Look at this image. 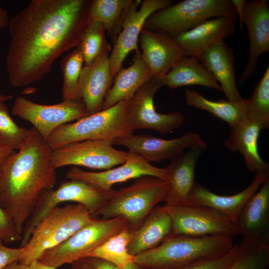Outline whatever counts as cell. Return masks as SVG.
I'll return each mask as SVG.
<instances>
[{
  "instance_id": "obj_14",
  "label": "cell",
  "mask_w": 269,
  "mask_h": 269,
  "mask_svg": "<svg viewBox=\"0 0 269 269\" xmlns=\"http://www.w3.org/2000/svg\"><path fill=\"white\" fill-rule=\"evenodd\" d=\"M173 3V1L170 0H132L109 56L113 80L122 67V64L130 52L138 50L137 42L147 18L153 13Z\"/></svg>"
},
{
  "instance_id": "obj_25",
  "label": "cell",
  "mask_w": 269,
  "mask_h": 269,
  "mask_svg": "<svg viewBox=\"0 0 269 269\" xmlns=\"http://www.w3.org/2000/svg\"><path fill=\"white\" fill-rule=\"evenodd\" d=\"M228 138L224 145L230 151H239L245 158L248 170L251 173L269 169V164L260 155L258 142L262 129L261 126L247 116L230 127Z\"/></svg>"
},
{
  "instance_id": "obj_2",
  "label": "cell",
  "mask_w": 269,
  "mask_h": 269,
  "mask_svg": "<svg viewBox=\"0 0 269 269\" xmlns=\"http://www.w3.org/2000/svg\"><path fill=\"white\" fill-rule=\"evenodd\" d=\"M29 130L21 148L0 169V205L21 234L40 196L56 181L52 149L33 127Z\"/></svg>"
},
{
  "instance_id": "obj_40",
  "label": "cell",
  "mask_w": 269,
  "mask_h": 269,
  "mask_svg": "<svg viewBox=\"0 0 269 269\" xmlns=\"http://www.w3.org/2000/svg\"><path fill=\"white\" fill-rule=\"evenodd\" d=\"M24 252L23 247L18 248L5 246L0 241V269H4L11 264L18 262Z\"/></svg>"
},
{
  "instance_id": "obj_3",
  "label": "cell",
  "mask_w": 269,
  "mask_h": 269,
  "mask_svg": "<svg viewBox=\"0 0 269 269\" xmlns=\"http://www.w3.org/2000/svg\"><path fill=\"white\" fill-rule=\"evenodd\" d=\"M234 246L224 236L170 235L157 247L134 257V262L148 269H181L199 260L216 258Z\"/></svg>"
},
{
  "instance_id": "obj_30",
  "label": "cell",
  "mask_w": 269,
  "mask_h": 269,
  "mask_svg": "<svg viewBox=\"0 0 269 269\" xmlns=\"http://www.w3.org/2000/svg\"><path fill=\"white\" fill-rule=\"evenodd\" d=\"M132 0H92L90 9L91 20L103 25L113 45Z\"/></svg>"
},
{
  "instance_id": "obj_46",
  "label": "cell",
  "mask_w": 269,
  "mask_h": 269,
  "mask_svg": "<svg viewBox=\"0 0 269 269\" xmlns=\"http://www.w3.org/2000/svg\"><path fill=\"white\" fill-rule=\"evenodd\" d=\"M13 98L12 96L3 95L0 94V102H4L6 101L10 100Z\"/></svg>"
},
{
  "instance_id": "obj_11",
  "label": "cell",
  "mask_w": 269,
  "mask_h": 269,
  "mask_svg": "<svg viewBox=\"0 0 269 269\" xmlns=\"http://www.w3.org/2000/svg\"><path fill=\"white\" fill-rule=\"evenodd\" d=\"M11 113L30 123L46 141L58 127L89 116L82 100H63L56 104L43 105L21 96L15 99Z\"/></svg>"
},
{
  "instance_id": "obj_35",
  "label": "cell",
  "mask_w": 269,
  "mask_h": 269,
  "mask_svg": "<svg viewBox=\"0 0 269 269\" xmlns=\"http://www.w3.org/2000/svg\"><path fill=\"white\" fill-rule=\"evenodd\" d=\"M84 63L83 54L78 47L62 60L61 68L63 77L62 89L63 100H78V85Z\"/></svg>"
},
{
  "instance_id": "obj_7",
  "label": "cell",
  "mask_w": 269,
  "mask_h": 269,
  "mask_svg": "<svg viewBox=\"0 0 269 269\" xmlns=\"http://www.w3.org/2000/svg\"><path fill=\"white\" fill-rule=\"evenodd\" d=\"M229 15H237L230 0H184L153 13L143 28L174 38L207 20Z\"/></svg>"
},
{
  "instance_id": "obj_34",
  "label": "cell",
  "mask_w": 269,
  "mask_h": 269,
  "mask_svg": "<svg viewBox=\"0 0 269 269\" xmlns=\"http://www.w3.org/2000/svg\"><path fill=\"white\" fill-rule=\"evenodd\" d=\"M103 25L97 21H91L83 33L78 47L83 54L85 66L91 64L100 55L112 50L105 36Z\"/></svg>"
},
{
  "instance_id": "obj_12",
  "label": "cell",
  "mask_w": 269,
  "mask_h": 269,
  "mask_svg": "<svg viewBox=\"0 0 269 269\" xmlns=\"http://www.w3.org/2000/svg\"><path fill=\"white\" fill-rule=\"evenodd\" d=\"M128 151L115 149L110 140H87L72 142L52 150L55 169L72 165L108 170L125 163Z\"/></svg>"
},
{
  "instance_id": "obj_16",
  "label": "cell",
  "mask_w": 269,
  "mask_h": 269,
  "mask_svg": "<svg viewBox=\"0 0 269 269\" xmlns=\"http://www.w3.org/2000/svg\"><path fill=\"white\" fill-rule=\"evenodd\" d=\"M203 140L197 134L187 132L171 139H164L148 134H132L112 141L113 145L126 147L132 152L148 162H159L172 160Z\"/></svg>"
},
{
  "instance_id": "obj_13",
  "label": "cell",
  "mask_w": 269,
  "mask_h": 269,
  "mask_svg": "<svg viewBox=\"0 0 269 269\" xmlns=\"http://www.w3.org/2000/svg\"><path fill=\"white\" fill-rule=\"evenodd\" d=\"M163 86V77L152 76L135 93L127 113L128 121L134 131L146 129L164 134L182 125L184 118L181 113L162 114L156 111L153 98Z\"/></svg>"
},
{
  "instance_id": "obj_47",
  "label": "cell",
  "mask_w": 269,
  "mask_h": 269,
  "mask_svg": "<svg viewBox=\"0 0 269 269\" xmlns=\"http://www.w3.org/2000/svg\"><path fill=\"white\" fill-rule=\"evenodd\" d=\"M15 263V262H14ZM14 263L11 264L10 265L7 266L4 269H13V265Z\"/></svg>"
},
{
  "instance_id": "obj_37",
  "label": "cell",
  "mask_w": 269,
  "mask_h": 269,
  "mask_svg": "<svg viewBox=\"0 0 269 269\" xmlns=\"http://www.w3.org/2000/svg\"><path fill=\"white\" fill-rule=\"evenodd\" d=\"M239 245H234L227 253L216 258L199 260L181 269H227L236 258Z\"/></svg>"
},
{
  "instance_id": "obj_20",
  "label": "cell",
  "mask_w": 269,
  "mask_h": 269,
  "mask_svg": "<svg viewBox=\"0 0 269 269\" xmlns=\"http://www.w3.org/2000/svg\"><path fill=\"white\" fill-rule=\"evenodd\" d=\"M237 15L222 16L207 20L174 38L185 55L199 61L212 45L233 34Z\"/></svg>"
},
{
  "instance_id": "obj_36",
  "label": "cell",
  "mask_w": 269,
  "mask_h": 269,
  "mask_svg": "<svg viewBox=\"0 0 269 269\" xmlns=\"http://www.w3.org/2000/svg\"><path fill=\"white\" fill-rule=\"evenodd\" d=\"M29 129L20 127L10 116L4 102H0V136L13 149L21 148L29 134Z\"/></svg>"
},
{
  "instance_id": "obj_10",
  "label": "cell",
  "mask_w": 269,
  "mask_h": 269,
  "mask_svg": "<svg viewBox=\"0 0 269 269\" xmlns=\"http://www.w3.org/2000/svg\"><path fill=\"white\" fill-rule=\"evenodd\" d=\"M163 209L171 218V235L192 237L224 236L233 238L240 235L236 223L221 213L208 207L196 205L173 206Z\"/></svg>"
},
{
  "instance_id": "obj_15",
  "label": "cell",
  "mask_w": 269,
  "mask_h": 269,
  "mask_svg": "<svg viewBox=\"0 0 269 269\" xmlns=\"http://www.w3.org/2000/svg\"><path fill=\"white\" fill-rule=\"evenodd\" d=\"M153 176L168 181L164 168L155 167L142 157L128 151L127 160L121 166L101 172L83 170L72 167L66 174L68 179L86 182L104 191H111L113 185L142 176Z\"/></svg>"
},
{
  "instance_id": "obj_28",
  "label": "cell",
  "mask_w": 269,
  "mask_h": 269,
  "mask_svg": "<svg viewBox=\"0 0 269 269\" xmlns=\"http://www.w3.org/2000/svg\"><path fill=\"white\" fill-rule=\"evenodd\" d=\"M164 86L172 89L181 86L200 85L222 92L221 85L201 63L184 56L163 76Z\"/></svg>"
},
{
  "instance_id": "obj_4",
  "label": "cell",
  "mask_w": 269,
  "mask_h": 269,
  "mask_svg": "<svg viewBox=\"0 0 269 269\" xmlns=\"http://www.w3.org/2000/svg\"><path fill=\"white\" fill-rule=\"evenodd\" d=\"M131 100L122 101L112 107L61 126L46 142L52 149L67 144L87 140H110L134 133L127 119Z\"/></svg>"
},
{
  "instance_id": "obj_26",
  "label": "cell",
  "mask_w": 269,
  "mask_h": 269,
  "mask_svg": "<svg viewBox=\"0 0 269 269\" xmlns=\"http://www.w3.org/2000/svg\"><path fill=\"white\" fill-rule=\"evenodd\" d=\"M172 229L169 215L162 206L155 207L137 228L131 229L129 254L135 257L157 247L171 235Z\"/></svg>"
},
{
  "instance_id": "obj_19",
  "label": "cell",
  "mask_w": 269,
  "mask_h": 269,
  "mask_svg": "<svg viewBox=\"0 0 269 269\" xmlns=\"http://www.w3.org/2000/svg\"><path fill=\"white\" fill-rule=\"evenodd\" d=\"M269 177V169L256 172L253 181L247 188L231 195L217 194L195 183L190 194V204L212 208L237 224L245 205Z\"/></svg>"
},
{
  "instance_id": "obj_31",
  "label": "cell",
  "mask_w": 269,
  "mask_h": 269,
  "mask_svg": "<svg viewBox=\"0 0 269 269\" xmlns=\"http://www.w3.org/2000/svg\"><path fill=\"white\" fill-rule=\"evenodd\" d=\"M131 229L128 226L111 237L89 256L101 258L122 269L134 262V256L128 252Z\"/></svg>"
},
{
  "instance_id": "obj_45",
  "label": "cell",
  "mask_w": 269,
  "mask_h": 269,
  "mask_svg": "<svg viewBox=\"0 0 269 269\" xmlns=\"http://www.w3.org/2000/svg\"><path fill=\"white\" fill-rule=\"evenodd\" d=\"M122 269H148L146 268H144L142 266H141L134 262L131 263L126 267H125Z\"/></svg>"
},
{
  "instance_id": "obj_22",
  "label": "cell",
  "mask_w": 269,
  "mask_h": 269,
  "mask_svg": "<svg viewBox=\"0 0 269 269\" xmlns=\"http://www.w3.org/2000/svg\"><path fill=\"white\" fill-rule=\"evenodd\" d=\"M142 57L152 75L163 77L185 55L173 37L142 29L138 38Z\"/></svg>"
},
{
  "instance_id": "obj_23",
  "label": "cell",
  "mask_w": 269,
  "mask_h": 269,
  "mask_svg": "<svg viewBox=\"0 0 269 269\" xmlns=\"http://www.w3.org/2000/svg\"><path fill=\"white\" fill-rule=\"evenodd\" d=\"M237 224L243 240L269 242V177L245 205Z\"/></svg>"
},
{
  "instance_id": "obj_38",
  "label": "cell",
  "mask_w": 269,
  "mask_h": 269,
  "mask_svg": "<svg viewBox=\"0 0 269 269\" xmlns=\"http://www.w3.org/2000/svg\"><path fill=\"white\" fill-rule=\"evenodd\" d=\"M22 234L8 213L0 205V241L11 243L21 241Z\"/></svg>"
},
{
  "instance_id": "obj_44",
  "label": "cell",
  "mask_w": 269,
  "mask_h": 269,
  "mask_svg": "<svg viewBox=\"0 0 269 269\" xmlns=\"http://www.w3.org/2000/svg\"><path fill=\"white\" fill-rule=\"evenodd\" d=\"M9 20L7 10L0 6V31L8 27Z\"/></svg>"
},
{
  "instance_id": "obj_21",
  "label": "cell",
  "mask_w": 269,
  "mask_h": 269,
  "mask_svg": "<svg viewBox=\"0 0 269 269\" xmlns=\"http://www.w3.org/2000/svg\"><path fill=\"white\" fill-rule=\"evenodd\" d=\"M110 52L100 55L91 64L84 65L80 76L77 99L82 100L88 115L102 110L105 97L113 80L110 71Z\"/></svg>"
},
{
  "instance_id": "obj_6",
  "label": "cell",
  "mask_w": 269,
  "mask_h": 269,
  "mask_svg": "<svg viewBox=\"0 0 269 269\" xmlns=\"http://www.w3.org/2000/svg\"><path fill=\"white\" fill-rule=\"evenodd\" d=\"M93 218L81 204L54 207L33 229L18 262L28 264L39 260L46 251L65 241Z\"/></svg>"
},
{
  "instance_id": "obj_43",
  "label": "cell",
  "mask_w": 269,
  "mask_h": 269,
  "mask_svg": "<svg viewBox=\"0 0 269 269\" xmlns=\"http://www.w3.org/2000/svg\"><path fill=\"white\" fill-rule=\"evenodd\" d=\"M235 8L237 15H238L240 22V26L242 29L243 27L244 9L246 0H231Z\"/></svg>"
},
{
  "instance_id": "obj_17",
  "label": "cell",
  "mask_w": 269,
  "mask_h": 269,
  "mask_svg": "<svg viewBox=\"0 0 269 269\" xmlns=\"http://www.w3.org/2000/svg\"><path fill=\"white\" fill-rule=\"evenodd\" d=\"M207 147V144L203 140L171 160L164 168L169 183V190L164 200L165 204L190 205V194L196 183V164Z\"/></svg>"
},
{
  "instance_id": "obj_33",
  "label": "cell",
  "mask_w": 269,
  "mask_h": 269,
  "mask_svg": "<svg viewBox=\"0 0 269 269\" xmlns=\"http://www.w3.org/2000/svg\"><path fill=\"white\" fill-rule=\"evenodd\" d=\"M247 101V117L263 130L269 127V66L255 87Z\"/></svg>"
},
{
  "instance_id": "obj_39",
  "label": "cell",
  "mask_w": 269,
  "mask_h": 269,
  "mask_svg": "<svg viewBox=\"0 0 269 269\" xmlns=\"http://www.w3.org/2000/svg\"><path fill=\"white\" fill-rule=\"evenodd\" d=\"M71 264V269H120L114 265L98 257L88 256Z\"/></svg>"
},
{
  "instance_id": "obj_29",
  "label": "cell",
  "mask_w": 269,
  "mask_h": 269,
  "mask_svg": "<svg viewBox=\"0 0 269 269\" xmlns=\"http://www.w3.org/2000/svg\"><path fill=\"white\" fill-rule=\"evenodd\" d=\"M186 103L200 110L206 111L226 122L231 127L247 116V101L233 103L228 100H210L195 90L186 89Z\"/></svg>"
},
{
  "instance_id": "obj_27",
  "label": "cell",
  "mask_w": 269,
  "mask_h": 269,
  "mask_svg": "<svg viewBox=\"0 0 269 269\" xmlns=\"http://www.w3.org/2000/svg\"><path fill=\"white\" fill-rule=\"evenodd\" d=\"M130 66L122 67L117 72L113 85L105 97L102 110L120 101L132 99L138 89L153 76L140 51H135Z\"/></svg>"
},
{
  "instance_id": "obj_9",
  "label": "cell",
  "mask_w": 269,
  "mask_h": 269,
  "mask_svg": "<svg viewBox=\"0 0 269 269\" xmlns=\"http://www.w3.org/2000/svg\"><path fill=\"white\" fill-rule=\"evenodd\" d=\"M128 226L127 221L121 218H93L65 241L46 251L39 260L55 269L71 264L90 255L109 238Z\"/></svg>"
},
{
  "instance_id": "obj_24",
  "label": "cell",
  "mask_w": 269,
  "mask_h": 269,
  "mask_svg": "<svg viewBox=\"0 0 269 269\" xmlns=\"http://www.w3.org/2000/svg\"><path fill=\"white\" fill-rule=\"evenodd\" d=\"M235 56L232 48L224 40L210 46L201 56L199 61L220 83L227 100L233 103L242 101L236 82Z\"/></svg>"
},
{
  "instance_id": "obj_32",
  "label": "cell",
  "mask_w": 269,
  "mask_h": 269,
  "mask_svg": "<svg viewBox=\"0 0 269 269\" xmlns=\"http://www.w3.org/2000/svg\"><path fill=\"white\" fill-rule=\"evenodd\" d=\"M269 265V242L243 240L238 254L227 269H267Z\"/></svg>"
},
{
  "instance_id": "obj_1",
  "label": "cell",
  "mask_w": 269,
  "mask_h": 269,
  "mask_svg": "<svg viewBox=\"0 0 269 269\" xmlns=\"http://www.w3.org/2000/svg\"><path fill=\"white\" fill-rule=\"evenodd\" d=\"M92 0H33L10 20L5 58L16 88L40 81L63 53L77 47L91 21Z\"/></svg>"
},
{
  "instance_id": "obj_41",
  "label": "cell",
  "mask_w": 269,
  "mask_h": 269,
  "mask_svg": "<svg viewBox=\"0 0 269 269\" xmlns=\"http://www.w3.org/2000/svg\"><path fill=\"white\" fill-rule=\"evenodd\" d=\"M15 151L0 136V169Z\"/></svg>"
},
{
  "instance_id": "obj_5",
  "label": "cell",
  "mask_w": 269,
  "mask_h": 269,
  "mask_svg": "<svg viewBox=\"0 0 269 269\" xmlns=\"http://www.w3.org/2000/svg\"><path fill=\"white\" fill-rule=\"evenodd\" d=\"M169 190L168 181L140 177L132 185L115 190L99 215L106 219H124L131 229L136 228L158 203L164 201Z\"/></svg>"
},
{
  "instance_id": "obj_8",
  "label": "cell",
  "mask_w": 269,
  "mask_h": 269,
  "mask_svg": "<svg viewBox=\"0 0 269 269\" xmlns=\"http://www.w3.org/2000/svg\"><path fill=\"white\" fill-rule=\"evenodd\" d=\"M114 191H102L86 182L72 179L62 181L56 189L45 191L40 196L24 225L19 247L25 246L37 223L50 210L60 204L74 202L81 204L94 218L99 215L101 209Z\"/></svg>"
},
{
  "instance_id": "obj_18",
  "label": "cell",
  "mask_w": 269,
  "mask_h": 269,
  "mask_svg": "<svg viewBox=\"0 0 269 269\" xmlns=\"http://www.w3.org/2000/svg\"><path fill=\"white\" fill-rule=\"evenodd\" d=\"M243 23L246 25L249 34L250 52L240 83H243L255 72L259 57L269 51V1H246Z\"/></svg>"
},
{
  "instance_id": "obj_42",
  "label": "cell",
  "mask_w": 269,
  "mask_h": 269,
  "mask_svg": "<svg viewBox=\"0 0 269 269\" xmlns=\"http://www.w3.org/2000/svg\"><path fill=\"white\" fill-rule=\"evenodd\" d=\"M13 269H57L49 266L39 260H34L29 264H25L18 262L14 263Z\"/></svg>"
}]
</instances>
